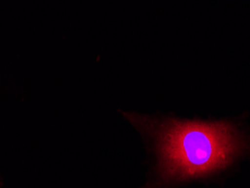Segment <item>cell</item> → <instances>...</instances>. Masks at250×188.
Returning <instances> with one entry per match:
<instances>
[{"label":"cell","instance_id":"1","mask_svg":"<svg viewBox=\"0 0 250 188\" xmlns=\"http://www.w3.org/2000/svg\"><path fill=\"white\" fill-rule=\"evenodd\" d=\"M242 148L236 130L227 123L172 122L157 133L160 176L168 182L226 167Z\"/></svg>","mask_w":250,"mask_h":188}]
</instances>
